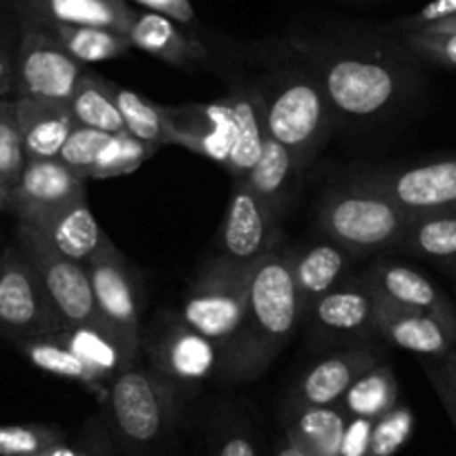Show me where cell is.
<instances>
[{"label":"cell","mask_w":456,"mask_h":456,"mask_svg":"<svg viewBox=\"0 0 456 456\" xmlns=\"http://www.w3.org/2000/svg\"><path fill=\"white\" fill-rule=\"evenodd\" d=\"M347 419L340 405L309 407L284 419V436L305 456H340Z\"/></svg>","instance_id":"4316f807"},{"label":"cell","mask_w":456,"mask_h":456,"mask_svg":"<svg viewBox=\"0 0 456 456\" xmlns=\"http://www.w3.org/2000/svg\"><path fill=\"white\" fill-rule=\"evenodd\" d=\"M114 99H117V108L121 112L126 130L142 139L148 146L157 148L166 146L164 139V114H161V105L152 103L146 96L137 94V92L121 87L114 83Z\"/></svg>","instance_id":"836d02e7"},{"label":"cell","mask_w":456,"mask_h":456,"mask_svg":"<svg viewBox=\"0 0 456 456\" xmlns=\"http://www.w3.org/2000/svg\"><path fill=\"white\" fill-rule=\"evenodd\" d=\"M43 456H114L112 436L103 416H92L78 434L77 443H59Z\"/></svg>","instance_id":"b9f144b4"},{"label":"cell","mask_w":456,"mask_h":456,"mask_svg":"<svg viewBox=\"0 0 456 456\" xmlns=\"http://www.w3.org/2000/svg\"><path fill=\"white\" fill-rule=\"evenodd\" d=\"M23 347L25 358L32 362L37 370L45 371V374L59 376V379L74 380V383L83 385L90 392H96L101 398H103L108 385L72 352V349L61 340L54 333H47V336H37L29 338V340L20 342Z\"/></svg>","instance_id":"f546056e"},{"label":"cell","mask_w":456,"mask_h":456,"mask_svg":"<svg viewBox=\"0 0 456 456\" xmlns=\"http://www.w3.org/2000/svg\"><path fill=\"white\" fill-rule=\"evenodd\" d=\"M354 182L383 192L411 217L456 210V155L403 168L376 170L361 175Z\"/></svg>","instance_id":"7c38bea8"},{"label":"cell","mask_w":456,"mask_h":456,"mask_svg":"<svg viewBox=\"0 0 456 456\" xmlns=\"http://www.w3.org/2000/svg\"><path fill=\"white\" fill-rule=\"evenodd\" d=\"M59 329L63 320L32 262L19 247L5 248L0 253V333L23 342Z\"/></svg>","instance_id":"52a82bcc"},{"label":"cell","mask_w":456,"mask_h":456,"mask_svg":"<svg viewBox=\"0 0 456 456\" xmlns=\"http://www.w3.org/2000/svg\"><path fill=\"white\" fill-rule=\"evenodd\" d=\"M456 16V0H429L428 5L420 7L414 14L405 16V19H398L396 23L387 25L383 32L387 34H405V32H416V29H425L434 23H441V20Z\"/></svg>","instance_id":"f6af8a7d"},{"label":"cell","mask_w":456,"mask_h":456,"mask_svg":"<svg viewBox=\"0 0 456 456\" xmlns=\"http://www.w3.org/2000/svg\"><path fill=\"white\" fill-rule=\"evenodd\" d=\"M208 456H260L248 420H226L208 443Z\"/></svg>","instance_id":"7bdbcfd3"},{"label":"cell","mask_w":456,"mask_h":456,"mask_svg":"<svg viewBox=\"0 0 456 456\" xmlns=\"http://www.w3.org/2000/svg\"><path fill=\"white\" fill-rule=\"evenodd\" d=\"M450 416V420H452V425H454V432H456V414H447Z\"/></svg>","instance_id":"f5cc1de1"},{"label":"cell","mask_w":456,"mask_h":456,"mask_svg":"<svg viewBox=\"0 0 456 456\" xmlns=\"http://www.w3.org/2000/svg\"><path fill=\"white\" fill-rule=\"evenodd\" d=\"M407 50L425 63L456 69V34L454 32H405L396 34Z\"/></svg>","instance_id":"60d3db41"},{"label":"cell","mask_w":456,"mask_h":456,"mask_svg":"<svg viewBox=\"0 0 456 456\" xmlns=\"http://www.w3.org/2000/svg\"><path fill=\"white\" fill-rule=\"evenodd\" d=\"M14 103L28 161L59 159L61 148L77 126L69 103L34 96H19Z\"/></svg>","instance_id":"ffe728a7"},{"label":"cell","mask_w":456,"mask_h":456,"mask_svg":"<svg viewBox=\"0 0 456 456\" xmlns=\"http://www.w3.org/2000/svg\"><path fill=\"white\" fill-rule=\"evenodd\" d=\"M164 139L226 166L235 143V114L228 99L210 103L161 105Z\"/></svg>","instance_id":"5bb4252c"},{"label":"cell","mask_w":456,"mask_h":456,"mask_svg":"<svg viewBox=\"0 0 456 456\" xmlns=\"http://www.w3.org/2000/svg\"><path fill=\"white\" fill-rule=\"evenodd\" d=\"M126 37L133 47L148 52L175 68H195L208 56V50L192 34L183 32L179 23L157 12L134 10Z\"/></svg>","instance_id":"44dd1931"},{"label":"cell","mask_w":456,"mask_h":456,"mask_svg":"<svg viewBox=\"0 0 456 456\" xmlns=\"http://www.w3.org/2000/svg\"><path fill=\"white\" fill-rule=\"evenodd\" d=\"M110 134L101 133V130L86 128V126H74V130L69 133L68 142L63 143L59 152V161L63 166H68L77 177L90 179L92 166H94L96 157L103 151V146L108 143Z\"/></svg>","instance_id":"ab89813d"},{"label":"cell","mask_w":456,"mask_h":456,"mask_svg":"<svg viewBox=\"0 0 456 456\" xmlns=\"http://www.w3.org/2000/svg\"><path fill=\"white\" fill-rule=\"evenodd\" d=\"M142 349L151 370L175 389H192L219 370V352L208 338L200 336L179 315H164L142 336Z\"/></svg>","instance_id":"8fae6325"},{"label":"cell","mask_w":456,"mask_h":456,"mask_svg":"<svg viewBox=\"0 0 456 456\" xmlns=\"http://www.w3.org/2000/svg\"><path fill=\"white\" fill-rule=\"evenodd\" d=\"M371 425H374V420L349 416L347 428H345V434H342L340 456H367V450H370Z\"/></svg>","instance_id":"bcb514c9"},{"label":"cell","mask_w":456,"mask_h":456,"mask_svg":"<svg viewBox=\"0 0 456 456\" xmlns=\"http://www.w3.org/2000/svg\"><path fill=\"white\" fill-rule=\"evenodd\" d=\"M278 215L256 195L247 179H233L226 213L219 228V253L231 262L251 266L273 251L278 240Z\"/></svg>","instance_id":"4fadbf2b"},{"label":"cell","mask_w":456,"mask_h":456,"mask_svg":"<svg viewBox=\"0 0 456 456\" xmlns=\"http://www.w3.org/2000/svg\"><path fill=\"white\" fill-rule=\"evenodd\" d=\"M447 273H450V275H452V278H454V280H456V266H454V269H450V271H447Z\"/></svg>","instance_id":"db71d44e"},{"label":"cell","mask_w":456,"mask_h":456,"mask_svg":"<svg viewBox=\"0 0 456 456\" xmlns=\"http://www.w3.org/2000/svg\"><path fill=\"white\" fill-rule=\"evenodd\" d=\"M12 208V191L0 182V210H10Z\"/></svg>","instance_id":"f907efd6"},{"label":"cell","mask_w":456,"mask_h":456,"mask_svg":"<svg viewBox=\"0 0 456 456\" xmlns=\"http://www.w3.org/2000/svg\"><path fill=\"white\" fill-rule=\"evenodd\" d=\"M367 282L379 296L432 314L456 336V302L450 300L436 284L420 271L401 262H379L367 271Z\"/></svg>","instance_id":"ac0fdd59"},{"label":"cell","mask_w":456,"mask_h":456,"mask_svg":"<svg viewBox=\"0 0 456 456\" xmlns=\"http://www.w3.org/2000/svg\"><path fill=\"white\" fill-rule=\"evenodd\" d=\"M322 86L336 124L370 126L392 117L416 90V56L396 34H327L293 41Z\"/></svg>","instance_id":"6da1fadb"},{"label":"cell","mask_w":456,"mask_h":456,"mask_svg":"<svg viewBox=\"0 0 456 456\" xmlns=\"http://www.w3.org/2000/svg\"><path fill=\"white\" fill-rule=\"evenodd\" d=\"M25 164L28 157H25L19 117H16V103L14 99L0 96V182L10 191L23 175Z\"/></svg>","instance_id":"8d00e7d4"},{"label":"cell","mask_w":456,"mask_h":456,"mask_svg":"<svg viewBox=\"0 0 456 456\" xmlns=\"http://www.w3.org/2000/svg\"><path fill=\"white\" fill-rule=\"evenodd\" d=\"M289 257H291L293 280H296L305 318L320 297L347 280L354 260L352 253L327 238L309 244L297 253H289Z\"/></svg>","instance_id":"7402d4cb"},{"label":"cell","mask_w":456,"mask_h":456,"mask_svg":"<svg viewBox=\"0 0 456 456\" xmlns=\"http://www.w3.org/2000/svg\"><path fill=\"white\" fill-rule=\"evenodd\" d=\"M103 420L126 456H159L177 438V389L151 367H128L105 389Z\"/></svg>","instance_id":"3957f363"},{"label":"cell","mask_w":456,"mask_h":456,"mask_svg":"<svg viewBox=\"0 0 456 456\" xmlns=\"http://www.w3.org/2000/svg\"><path fill=\"white\" fill-rule=\"evenodd\" d=\"M152 155H157V148L143 143L142 139L130 134L128 130L114 133L110 134L108 143L96 157L90 179H110L130 175L139 170V166L146 164Z\"/></svg>","instance_id":"e575fe53"},{"label":"cell","mask_w":456,"mask_h":456,"mask_svg":"<svg viewBox=\"0 0 456 456\" xmlns=\"http://www.w3.org/2000/svg\"><path fill=\"white\" fill-rule=\"evenodd\" d=\"M256 86L265 110L266 134L305 168L336 126L322 86L302 59L297 65L266 74Z\"/></svg>","instance_id":"277c9868"},{"label":"cell","mask_w":456,"mask_h":456,"mask_svg":"<svg viewBox=\"0 0 456 456\" xmlns=\"http://www.w3.org/2000/svg\"><path fill=\"white\" fill-rule=\"evenodd\" d=\"M411 429H414V411L398 403L394 410L376 419L371 425L367 456H394L410 441Z\"/></svg>","instance_id":"f35d334b"},{"label":"cell","mask_w":456,"mask_h":456,"mask_svg":"<svg viewBox=\"0 0 456 456\" xmlns=\"http://www.w3.org/2000/svg\"><path fill=\"white\" fill-rule=\"evenodd\" d=\"M376 296L374 327L380 338L394 347L405 349L420 358H443L456 345V336L432 314L396 305L387 297Z\"/></svg>","instance_id":"e0dca14e"},{"label":"cell","mask_w":456,"mask_h":456,"mask_svg":"<svg viewBox=\"0 0 456 456\" xmlns=\"http://www.w3.org/2000/svg\"><path fill=\"white\" fill-rule=\"evenodd\" d=\"M419 32V29H416ZM423 32H454L456 34V16H450V19L441 20V23H434L429 28H425Z\"/></svg>","instance_id":"681fc988"},{"label":"cell","mask_w":456,"mask_h":456,"mask_svg":"<svg viewBox=\"0 0 456 456\" xmlns=\"http://www.w3.org/2000/svg\"><path fill=\"white\" fill-rule=\"evenodd\" d=\"M23 38V14L16 0H0V96L14 99L16 59Z\"/></svg>","instance_id":"d590c367"},{"label":"cell","mask_w":456,"mask_h":456,"mask_svg":"<svg viewBox=\"0 0 456 456\" xmlns=\"http://www.w3.org/2000/svg\"><path fill=\"white\" fill-rule=\"evenodd\" d=\"M338 405L347 416L376 420L398 405V380L392 365L376 362L374 367L358 376L345 392Z\"/></svg>","instance_id":"4dcf8cb0"},{"label":"cell","mask_w":456,"mask_h":456,"mask_svg":"<svg viewBox=\"0 0 456 456\" xmlns=\"http://www.w3.org/2000/svg\"><path fill=\"white\" fill-rule=\"evenodd\" d=\"M454 302H456V300H454Z\"/></svg>","instance_id":"11a10c76"},{"label":"cell","mask_w":456,"mask_h":456,"mask_svg":"<svg viewBox=\"0 0 456 456\" xmlns=\"http://www.w3.org/2000/svg\"><path fill=\"white\" fill-rule=\"evenodd\" d=\"M305 318L289 253H266L248 266L247 314L233 347L219 362L228 380H256L287 347Z\"/></svg>","instance_id":"7a4b0ae2"},{"label":"cell","mask_w":456,"mask_h":456,"mask_svg":"<svg viewBox=\"0 0 456 456\" xmlns=\"http://www.w3.org/2000/svg\"><path fill=\"white\" fill-rule=\"evenodd\" d=\"M423 370L428 371L447 414H456V345L443 358H423Z\"/></svg>","instance_id":"ee69618b"},{"label":"cell","mask_w":456,"mask_h":456,"mask_svg":"<svg viewBox=\"0 0 456 456\" xmlns=\"http://www.w3.org/2000/svg\"><path fill=\"white\" fill-rule=\"evenodd\" d=\"M345 3H380V0H345Z\"/></svg>","instance_id":"816d5d0a"},{"label":"cell","mask_w":456,"mask_h":456,"mask_svg":"<svg viewBox=\"0 0 456 456\" xmlns=\"http://www.w3.org/2000/svg\"><path fill=\"white\" fill-rule=\"evenodd\" d=\"M306 318L329 336L365 338L376 333V296L367 278L345 280L309 309Z\"/></svg>","instance_id":"d6986e66"},{"label":"cell","mask_w":456,"mask_h":456,"mask_svg":"<svg viewBox=\"0 0 456 456\" xmlns=\"http://www.w3.org/2000/svg\"><path fill=\"white\" fill-rule=\"evenodd\" d=\"M63 441L65 432L54 425H3L0 456H43Z\"/></svg>","instance_id":"74e56055"},{"label":"cell","mask_w":456,"mask_h":456,"mask_svg":"<svg viewBox=\"0 0 456 456\" xmlns=\"http://www.w3.org/2000/svg\"><path fill=\"white\" fill-rule=\"evenodd\" d=\"M235 114V143L226 166L233 179H247L266 142L265 110L256 83H244L226 96Z\"/></svg>","instance_id":"cb8c5ba5"},{"label":"cell","mask_w":456,"mask_h":456,"mask_svg":"<svg viewBox=\"0 0 456 456\" xmlns=\"http://www.w3.org/2000/svg\"><path fill=\"white\" fill-rule=\"evenodd\" d=\"M376 362H380V352L371 345H354V347L320 358L302 374V379L289 394L284 419L309 407L338 405L354 380Z\"/></svg>","instance_id":"2e32d148"},{"label":"cell","mask_w":456,"mask_h":456,"mask_svg":"<svg viewBox=\"0 0 456 456\" xmlns=\"http://www.w3.org/2000/svg\"><path fill=\"white\" fill-rule=\"evenodd\" d=\"M300 170L302 166L297 164L296 157H293L287 148L280 146V143L273 142L271 137H266L265 148H262L256 166L248 170L247 183L280 217L284 206H287L289 197H291L293 182H296V177L300 175Z\"/></svg>","instance_id":"83f0119b"},{"label":"cell","mask_w":456,"mask_h":456,"mask_svg":"<svg viewBox=\"0 0 456 456\" xmlns=\"http://www.w3.org/2000/svg\"><path fill=\"white\" fill-rule=\"evenodd\" d=\"M92 293L101 318L117 331L126 347L139 356L142 352V282L124 253L105 238L99 251L86 262Z\"/></svg>","instance_id":"9c48e42d"},{"label":"cell","mask_w":456,"mask_h":456,"mask_svg":"<svg viewBox=\"0 0 456 456\" xmlns=\"http://www.w3.org/2000/svg\"><path fill=\"white\" fill-rule=\"evenodd\" d=\"M23 19L52 25H90L126 34L134 10L128 0H16Z\"/></svg>","instance_id":"603a6c76"},{"label":"cell","mask_w":456,"mask_h":456,"mask_svg":"<svg viewBox=\"0 0 456 456\" xmlns=\"http://www.w3.org/2000/svg\"><path fill=\"white\" fill-rule=\"evenodd\" d=\"M137 3L146 7L148 12H157V14L161 16H168L175 23H195V10H192L191 0H137Z\"/></svg>","instance_id":"7dc6e473"},{"label":"cell","mask_w":456,"mask_h":456,"mask_svg":"<svg viewBox=\"0 0 456 456\" xmlns=\"http://www.w3.org/2000/svg\"><path fill=\"white\" fill-rule=\"evenodd\" d=\"M83 200H87V182L77 177L59 159L28 161L23 175L12 188L10 213L19 215V222L28 226H41Z\"/></svg>","instance_id":"9a60e30c"},{"label":"cell","mask_w":456,"mask_h":456,"mask_svg":"<svg viewBox=\"0 0 456 456\" xmlns=\"http://www.w3.org/2000/svg\"><path fill=\"white\" fill-rule=\"evenodd\" d=\"M398 248L436 262L443 269L456 266V210L416 215L410 219Z\"/></svg>","instance_id":"f1b7e54d"},{"label":"cell","mask_w":456,"mask_h":456,"mask_svg":"<svg viewBox=\"0 0 456 456\" xmlns=\"http://www.w3.org/2000/svg\"><path fill=\"white\" fill-rule=\"evenodd\" d=\"M16 247L25 253V257L37 269L38 278L45 284L56 311L63 320V327H77V324H105V327H110L96 309L86 265L63 256L59 248L52 247L38 233L37 228L23 222H19V228H16Z\"/></svg>","instance_id":"ba28073f"},{"label":"cell","mask_w":456,"mask_h":456,"mask_svg":"<svg viewBox=\"0 0 456 456\" xmlns=\"http://www.w3.org/2000/svg\"><path fill=\"white\" fill-rule=\"evenodd\" d=\"M56 336L103 380L105 385L112 383L121 371L134 365L137 356L124 345L114 329L105 324H77V327H63Z\"/></svg>","instance_id":"d4e9b609"},{"label":"cell","mask_w":456,"mask_h":456,"mask_svg":"<svg viewBox=\"0 0 456 456\" xmlns=\"http://www.w3.org/2000/svg\"><path fill=\"white\" fill-rule=\"evenodd\" d=\"M248 266L219 256L204 266L183 297L179 318L208 338L219 352V362L233 347L247 314Z\"/></svg>","instance_id":"8992f818"},{"label":"cell","mask_w":456,"mask_h":456,"mask_svg":"<svg viewBox=\"0 0 456 456\" xmlns=\"http://www.w3.org/2000/svg\"><path fill=\"white\" fill-rule=\"evenodd\" d=\"M34 23V20H32ZM43 25V23H38ZM50 29L52 37L83 65L103 63L110 59L128 56L133 50V43L128 37L117 29L108 28H90V25H43Z\"/></svg>","instance_id":"d6a6232c"},{"label":"cell","mask_w":456,"mask_h":456,"mask_svg":"<svg viewBox=\"0 0 456 456\" xmlns=\"http://www.w3.org/2000/svg\"><path fill=\"white\" fill-rule=\"evenodd\" d=\"M77 126L101 130V133H121L126 130L121 112L114 99V83L94 72H86L69 99Z\"/></svg>","instance_id":"1f68e13d"},{"label":"cell","mask_w":456,"mask_h":456,"mask_svg":"<svg viewBox=\"0 0 456 456\" xmlns=\"http://www.w3.org/2000/svg\"><path fill=\"white\" fill-rule=\"evenodd\" d=\"M37 228L38 233L47 240L54 248H59L63 256L72 257V260L86 265L92 256L101 248L108 235L101 231L96 224L94 215H92L87 200L77 201V204L68 206L54 215L52 219L43 222Z\"/></svg>","instance_id":"484cf974"},{"label":"cell","mask_w":456,"mask_h":456,"mask_svg":"<svg viewBox=\"0 0 456 456\" xmlns=\"http://www.w3.org/2000/svg\"><path fill=\"white\" fill-rule=\"evenodd\" d=\"M273 456H305L302 454L300 450H297L296 445H293L291 441H289L287 436L282 438V441L278 443V447H275V452H273Z\"/></svg>","instance_id":"c3c4849f"},{"label":"cell","mask_w":456,"mask_h":456,"mask_svg":"<svg viewBox=\"0 0 456 456\" xmlns=\"http://www.w3.org/2000/svg\"><path fill=\"white\" fill-rule=\"evenodd\" d=\"M411 215L383 192L352 182L327 192L318 206V231L352 256L398 247Z\"/></svg>","instance_id":"5b68a950"},{"label":"cell","mask_w":456,"mask_h":456,"mask_svg":"<svg viewBox=\"0 0 456 456\" xmlns=\"http://www.w3.org/2000/svg\"><path fill=\"white\" fill-rule=\"evenodd\" d=\"M87 65L78 63L43 25L23 19V38H20L19 59H16V87L14 99L34 96V99L65 101L69 103L74 90Z\"/></svg>","instance_id":"30bf717a"}]
</instances>
